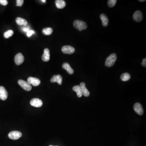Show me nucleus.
Masks as SVG:
<instances>
[{
	"mask_svg": "<svg viewBox=\"0 0 146 146\" xmlns=\"http://www.w3.org/2000/svg\"><path fill=\"white\" fill-rule=\"evenodd\" d=\"M24 56L22 54L20 53L17 54L15 56L14 61L15 63L17 65H19L22 64L24 62Z\"/></svg>",
	"mask_w": 146,
	"mask_h": 146,
	"instance_id": "obj_8",
	"label": "nucleus"
},
{
	"mask_svg": "<svg viewBox=\"0 0 146 146\" xmlns=\"http://www.w3.org/2000/svg\"><path fill=\"white\" fill-rule=\"evenodd\" d=\"M117 55L115 53L111 54L106 59L105 65L108 67H112L117 60Z\"/></svg>",
	"mask_w": 146,
	"mask_h": 146,
	"instance_id": "obj_2",
	"label": "nucleus"
},
{
	"mask_svg": "<svg viewBox=\"0 0 146 146\" xmlns=\"http://www.w3.org/2000/svg\"><path fill=\"white\" fill-rule=\"evenodd\" d=\"M130 75L129 73H125L123 74L120 76V79L123 81H127L130 79Z\"/></svg>",
	"mask_w": 146,
	"mask_h": 146,
	"instance_id": "obj_20",
	"label": "nucleus"
},
{
	"mask_svg": "<svg viewBox=\"0 0 146 146\" xmlns=\"http://www.w3.org/2000/svg\"><path fill=\"white\" fill-rule=\"evenodd\" d=\"M24 1L23 0H17L16 1L17 4L16 6L18 7H21L24 3Z\"/></svg>",
	"mask_w": 146,
	"mask_h": 146,
	"instance_id": "obj_24",
	"label": "nucleus"
},
{
	"mask_svg": "<svg viewBox=\"0 0 146 146\" xmlns=\"http://www.w3.org/2000/svg\"><path fill=\"white\" fill-rule=\"evenodd\" d=\"M139 1H140V2H144L145 1V0H140Z\"/></svg>",
	"mask_w": 146,
	"mask_h": 146,
	"instance_id": "obj_29",
	"label": "nucleus"
},
{
	"mask_svg": "<svg viewBox=\"0 0 146 146\" xmlns=\"http://www.w3.org/2000/svg\"><path fill=\"white\" fill-rule=\"evenodd\" d=\"M16 22L17 25L20 26H22V25L26 26L28 23L26 20L23 19L22 18H19V17L16 19Z\"/></svg>",
	"mask_w": 146,
	"mask_h": 146,
	"instance_id": "obj_18",
	"label": "nucleus"
},
{
	"mask_svg": "<svg viewBox=\"0 0 146 146\" xmlns=\"http://www.w3.org/2000/svg\"><path fill=\"white\" fill-rule=\"evenodd\" d=\"M14 33V32L12 30H9L4 33V38L6 39L9 38H10V36H12Z\"/></svg>",
	"mask_w": 146,
	"mask_h": 146,
	"instance_id": "obj_22",
	"label": "nucleus"
},
{
	"mask_svg": "<svg viewBox=\"0 0 146 146\" xmlns=\"http://www.w3.org/2000/svg\"><path fill=\"white\" fill-rule=\"evenodd\" d=\"M23 31H24L27 32L29 31V29L27 28H23Z\"/></svg>",
	"mask_w": 146,
	"mask_h": 146,
	"instance_id": "obj_28",
	"label": "nucleus"
},
{
	"mask_svg": "<svg viewBox=\"0 0 146 146\" xmlns=\"http://www.w3.org/2000/svg\"><path fill=\"white\" fill-rule=\"evenodd\" d=\"M133 20L137 22H141L143 20V15L140 11H136L133 16Z\"/></svg>",
	"mask_w": 146,
	"mask_h": 146,
	"instance_id": "obj_10",
	"label": "nucleus"
},
{
	"mask_svg": "<svg viewBox=\"0 0 146 146\" xmlns=\"http://www.w3.org/2000/svg\"><path fill=\"white\" fill-rule=\"evenodd\" d=\"M62 67L64 69H65L69 74H73L74 73V71L71 67V66L69 63H63Z\"/></svg>",
	"mask_w": 146,
	"mask_h": 146,
	"instance_id": "obj_16",
	"label": "nucleus"
},
{
	"mask_svg": "<svg viewBox=\"0 0 146 146\" xmlns=\"http://www.w3.org/2000/svg\"><path fill=\"white\" fill-rule=\"evenodd\" d=\"M18 83L21 87L26 91H31L32 89V86L28 82H26L22 80H20L18 81Z\"/></svg>",
	"mask_w": 146,
	"mask_h": 146,
	"instance_id": "obj_3",
	"label": "nucleus"
},
{
	"mask_svg": "<svg viewBox=\"0 0 146 146\" xmlns=\"http://www.w3.org/2000/svg\"><path fill=\"white\" fill-rule=\"evenodd\" d=\"M30 104L33 106L40 108L42 106L43 102L41 100L38 98H34L31 100Z\"/></svg>",
	"mask_w": 146,
	"mask_h": 146,
	"instance_id": "obj_7",
	"label": "nucleus"
},
{
	"mask_svg": "<svg viewBox=\"0 0 146 146\" xmlns=\"http://www.w3.org/2000/svg\"><path fill=\"white\" fill-rule=\"evenodd\" d=\"M62 77L60 75H54L51 80V82L52 83L57 82L59 85L62 84Z\"/></svg>",
	"mask_w": 146,
	"mask_h": 146,
	"instance_id": "obj_13",
	"label": "nucleus"
},
{
	"mask_svg": "<svg viewBox=\"0 0 146 146\" xmlns=\"http://www.w3.org/2000/svg\"><path fill=\"white\" fill-rule=\"evenodd\" d=\"M55 4L56 7L58 9H63L66 6V3L63 0H56Z\"/></svg>",
	"mask_w": 146,
	"mask_h": 146,
	"instance_id": "obj_17",
	"label": "nucleus"
},
{
	"mask_svg": "<svg viewBox=\"0 0 146 146\" xmlns=\"http://www.w3.org/2000/svg\"><path fill=\"white\" fill-rule=\"evenodd\" d=\"M53 32V29L51 28H44L42 30V33L46 35H50Z\"/></svg>",
	"mask_w": 146,
	"mask_h": 146,
	"instance_id": "obj_21",
	"label": "nucleus"
},
{
	"mask_svg": "<svg viewBox=\"0 0 146 146\" xmlns=\"http://www.w3.org/2000/svg\"><path fill=\"white\" fill-rule=\"evenodd\" d=\"M0 3L2 5L6 6L8 4V2L7 0H0Z\"/></svg>",
	"mask_w": 146,
	"mask_h": 146,
	"instance_id": "obj_25",
	"label": "nucleus"
},
{
	"mask_svg": "<svg viewBox=\"0 0 146 146\" xmlns=\"http://www.w3.org/2000/svg\"><path fill=\"white\" fill-rule=\"evenodd\" d=\"M80 87L81 89L82 95H84L85 97H88L90 95V92L88 91L87 88H86L85 83L82 82L80 84Z\"/></svg>",
	"mask_w": 146,
	"mask_h": 146,
	"instance_id": "obj_12",
	"label": "nucleus"
},
{
	"mask_svg": "<svg viewBox=\"0 0 146 146\" xmlns=\"http://www.w3.org/2000/svg\"><path fill=\"white\" fill-rule=\"evenodd\" d=\"M73 25L74 27L79 31L84 30L87 28V24L86 23L80 20H75L73 23Z\"/></svg>",
	"mask_w": 146,
	"mask_h": 146,
	"instance_id": "obj_1",
	"label": "nucleus"
},
{
	"mask_svg": "<svg viewBox=\"0 0 146 146\" xmlns=\"http://www.w3.org/2000/svg\"><path fill=\"white\" fill-rule=\"evenodd\" d=\"M35 33V32L33 30H29V31L27 32V35L28 37L31 36L33 34Z\"/></svg>",
	"mask_w": 146,
	"mask_h": 146,
	"instance_id": "obj_26",
	"label": "nucleus"
},
{
	"mask_svg": "<svg viewBox=\"0 0 146 146\" xmlns=\"http://www.w3.org/2000/svg\"><path fill=\"white\" fill-rule=\"evenodd\" d=\"M49 146H52V145H50Z\"/></svg>",
	"mask_w": 146,
	"mask_h": 146,
	"instance_id": "obj_31",
	"label": "nucleus"
},
{
	"mask_svg": "<svg viewBox=\"0 0 146 146\" xmlns=\"http://www.w3.org/2000/svg\"><path fill=\"white\" fill-rule=\"evenodd\" d=\"M42 1L43 3H45V2H46V1L45 0H42Z\"/></svg>",
	"mask_w": 146,
	"mask_h": 146,
	"instance_id": "obj_30",
	"label": "nucleus"
},
{
	"mask_svg": "<svg viewBox=\"0 0 146 146\" xmlns=\"http://www.w3.org/2000/svg\"><path fill=\"white\" fill-rule=\"evenodd\" d=\"M61 50L64 53L67 54H72L75 52V49L74 47L69 45L64 46L63 47Z\"/></svg>",
	"mask_w": 146,
	"mask_h": 146,
	"instance_id": "obj_6",
	"label": "nucleus"
},
{
	"mask_svg": "<svg viewBox=\"0 0 146 146\" xmlns=\"http://www.w3.org/2000/svg\"><path fill=\"white\" fill-rule=\"evenodd\" d=\"M27 82L30 84H32L35 87L38 86L41 83V81L40 79L32 77H29L27 79Z\"/></svg>",
	"mask_w": 146,
	"mask_h": 146,
	"instance_id": "obj_11",
	"label": "nucleus"
},
{
	"mask_svg": "<svg viewBox=\"0 0 146 146\" xmlns=\"http://www.w3.org/2000/svg\"><path fill=\"white\" fill-rule=\"evenodd\" d=\"M8 98V93L6 89L3 86L0 87V99L5 100Z\"/></svg>",
	"mask_w": 146,
	"mask_h": 146,
	"instance_id": "obj_9",
	"label": "nucleus"
},
{
	"mask_svg": "<svg viewBox=\"0 0 146 146\" xmlns=\"http://www.w3.org/2000/svg\"><path fill=\"white\" fill-rule=\"evenodd\" d=\"M100 18L102 23V25L104 27H107L108 26L109 23V19L106 15L102 14L100 16Z\"/></svg>",
	"mask_w": 146,
	"mask_h": 146,
	"instance_id": "obj_15",
	"label": "nucleus"
},
{
	"mask_svg": "<svg viewBox=\"0 0 146 146\" xmlns=\"http://www.w3.org/2000/svg\"><path fill=\"white\" fill-rule=\"evenodd\" d=\"M142 66H144V67H146V58H144L143 60H142Z\"/></svg>",
	"mask_w": 146,
	"mask_h": 146,
	"instance_id": "obj_27",
	"label": "nucleus"
},
{
	"mask_svg": "<svg viewBox=\"0 0 146 146\" xmlns=\"http://www.w3.org/2000/svg\"><path fill=\"white\" fill-rule=\"evenodd\" d=\"M42 60L45 62H47L50 59V54L49 49L45 48L44 50V54L42 56Z\"/></svg>",
	"mask_w": 146,
	"mask_h": 146,
	"instance_id": "obj_14",
	"label": "nucleus"
},
{
	"mask_svg": "<svg viewBox=\"0 0 146 146\" xmlns=\"http://www.w3.org/2000/svg\"><path fill=\"white\" fill-rule=\"evenodd\" d=\"M133 109L136 113L139 115H142L144 113L143 107L141 104L139 103H136L134 104Z\"/></svg>",
	"mask_w": 146,
	"mask_h": 146,
	"instance_id": "obj_5",
	"label": "nucleus"
},
{
	"mask_svg": "<svg viewBox=\"0 0 146 146\" xmlns=\"http://www.w3.org/2000/svg\"><path fill=\"white\" fill-rule=\"evenodd\" d=\"M117 2V0H109L108 2V5L110 7H114L115 5Z\"/></svg>",
	"mask_w": 146,
	"mask_h": 146,
	"instance_id": "obj_23",
	"label": "nucleus"
},
{
	"mask_svg": "<svg viewBox=\"0 0 146 146\" xmlns=\"http://www.w3.org/2000/svg\"><path fill=\"white\" fill-rule=\"evenodd\" d=\"M22 136V133L21 132L18 131H12L10 132L9 133L8 137L10 139L13 140H16L19 139Z\"/></svg>",
	"mask_w": 146,
	"mask_h": 146,
	"instance_id": "obj_4",
	"label": "nucleus"
},
{
	"mask_svg": "<svg viewBox=\"0 0 146 146\" xmlns=\"http://www.w3.org/2000/svg\"><path fill=\"white\" fill-rule=\"evenodd\" d=\"M73 90L77 93V96L78 98H81L82 95V91L80 89V86L78 85L75 86L73 87Z\"/></svg>",
	"mask_w": 146,
	"mask_h": 146,
	"instance_id": "obj_19",
	"label": "nucleus"
}]
</instances>
